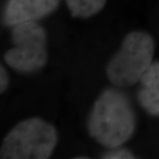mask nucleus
Instances as JSON below:
<instances>
[{
	"instance_id": "obj_5",
	"label": "nucleus",
	"mask_w": 159,
	"mask_h": 159,
	"mask_svg": "<svg viewBox=\"0 0 159 159\" xmlns=\"http://www.w3.org/2000/svg\"><path fill=\"white\" fill-rule=\"evenodd\" d=\"M60 0H8L4 21L12 26L27 21H34L45 17L57 8Z\"/></svg>"
},
{
	"instance_id": "obj_7",
	"label": "nucleus",
	"mask_w": 159,
	"mask_h": 159,
	"mask_svg": "<svg viewBox=\"0 0 159 159\" xmlns=\"http://www.w3.org/2000/svg\"><path fill=\"white\" fill-rule=\"evenodd\" d=\"M66 3L73 17L87 19L102 11L107 0H66Z\"/></svg>"
},
{
	"instance_id": "obj_2",
	"label": "nucleus",
	"mask_w": 159,
	"mask_h": 159,
	"mask_svg": "<svg viewBox=\"0 0 159 159\" xmlns=\"http://www.w3.org/2000/svg\"><path fill=\"white\" fill-rule=\"evenodd\" d=\"M154 52L155 42L150 34L144 31L131 32L107 65L108 79L118 87L134 85L152 65Z\"/></svg>"
},
{
	"instance_id": "obj_9",
	"label": "nucleus",
	"mask_w": 159,
	"mask_h": 159,
	"mask_svg": "<svg viewBox=\"0 0 159 159\" xmlns=\"http://www.w3.org/2000/svg\"><path fill=\"white\" fill-rule=\"evenodd\" d=\"M9 84V78L6 72V68L1 66H0V91L1 93H4L6 90Z\"/></svg>"
},
{
	"instance_id": "obj_6",
	"label": "nucleus",
	"mask_w": 159,
	"mask_h": 159,
	"mask_svg": "<svg viewBox=\"0 0 159 159\" xmlns=\"http://www.w3.org/2000/svg\"><path fill=\"white\" fill-rule=\"evenodd\" d=\"M138 100L148 113L159 115V61L152 63L141 80Z\"/></svg>"
},
{
	"instance_id": "obj_1",
	"label": "nucleus",
	"mask_w": 159,
	"mask_h": 159,
	"mask_svg": "<svg viewBox=\"0 0 159 159\" xmlns=\"http://www.w3.org/2000/svg\"><path fill=\"white\" fill-rule=\"evenodd\" d=\"M88 129L107 148H116L127 142L135 129V115L127 97L112 89L103 91L91 111Z\"/></svg>"
},
{
	"instance_id": "obj_8",
	"label": "nucleus",
	"mask_w": 159,
	"mask_h": 159,
	"mask_svg": "<svg viewBox=\"0 0 159 159\" xmlns=\"http://www.w3.org/2000/svg\"><path fill=\"white\" fill-rule=\"evenodd\" d=\"M105 159H130L135 158V157L127 149H115L111 152L106 153L103 157Z\"/></svg>"
},
{
	"instance_id": "obj_3",
	"label": "nucleus",
	"mask_w": 159,
	"mask_h": 159,
	"mask_svg": "<svg viewBox=\"0 0 159 159\" xmlns=\"http://www.w3.org/2000/svg\"><path fill=\"white\" fill-rule=\"evenodd\" d=\"M57 142L55 127L39 118L18 123L5 137L1 159L49 158Z\"/></svg>"
},
{
	"instance_id": "obj_4",
	"label": "nucleus",
	"mask_w": 159,
	"mask_h": 159,
	"mask_svg": "<svg viewBox=\"0 0 159 159\" xmlns=\"http://www.w3.org/2000/svg\"><path fill=\"white\" fill-rule=\"evenodd\" d=\"M13 47L5 54L9 66L21 73H32L43 68L48 60L45 30L34 21L14 26L11 32Z\"/></svg>"
}]
</instances>
